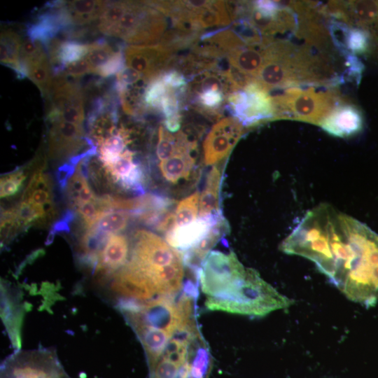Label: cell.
Masks as SVG:
<instances>
[{
	"mask_svg": "<svg viewBox=\"0 0 378 378\" xmlns=\"http://www.w3.org/2000/svg\"><path fill=\"white\" fill-rule=\"evenodd\" d=\"M279 249L313 262L349 300L378 302V234L332 206L307 211Z\"/></svg>",
	"mask_w": 378,
	"mask_h": 378,
	"instance_id": "obj_1",
	"label": "cell"
},
{
	"mask_svg": "<svg viewBox=\"0 0 378 378\" xmlns=\"http://www.w3.org/2000/svg\"><path fill=\"white\" fill-rule=\"evenodd\" d=\"M293 302L262 279L256 270L244 266L219 294L206 298L204 304L211 311L260 317L288 308Z\"/></svg>",
	"mask_w": 378,
	"mask_h": 378,
	"instance_id": "obj_2",
	"label": "cell"
},
{
	"mask_svg": "<svg viewBox=\"0 0 378 378\" xmlns=\"http://www.w3.org/2000/svg\"><path fill=\"white\" fill-rule=\"evenodd\" d=\"M126 265L148 280L157 295L175 293L182 287L184 262L181 253L150 231L135 232L131 258Z\"/></svg>",
	"mask_w": 378,
	"mask_h": 378,
	"instance_id": "obj_3",
	"label": "cell"
},
{
	"mask_svg": "<svg viewBox=\"0 0 378 378\" xmlns=\"http://www.w3.org/2000/svg\"><path fill=\"white\" fill-rule=\"evenodd\" d=\"M166 26L164 15L148 1H128L125 12L109 36L133 46H151L160 41Z\"/></svg>",
	"mask_w": 378,
	"mask_h": 378,
	"instance_id": "obj_4",
	"label": "cell"
},
{
	"mask_svg": "<svg viewBox=\"0 0 378 378\" xmlns=\"http://www.w3.org/2000/svg\"><path fill=\"white\" fill-rule=\"evenodd\" d=\"M1 378H70L55 353L47 351L19 352L1 365Z\"/></svg>",
	"mask_w": 378,
	"mask_h": 378,
	"instance_id": "obj_5",
	"label": "cell"
},
{
	"mask_svg": "<svg viewBox=\"0 0 378 378\" xmlns=\"http://www.w3.org/2000/svg\"><path fill=\"white\" fill-rule=\"evenodd\" d=\"M48 99L47 120L50 123L64 121L81 125L85 119L83 92L81 87L69 80L63 72L53 76Z\"/></svg>",
	"mask_w": 378,
	"mask_h": 378,
	"instance_id": "obj_6",
	"label": "cell"
},
{
	"mask_svg": "<svg viewBox=\"0 0 378 378\" xmlns=\"http://www.w3.org/2000/svg\"><path fill=\"white\" fill-rule=\"evenodd\" d=\"M174 51L158 43L151 46H129L125 50V63L148 82L160 76L169 66Z\"/></svg>",
	"mask_w": 378,
	"mask_h": 378,
	"instance_id": "obj_7",
	"label": "cell"
},
{
	"mask_svg": "<svg viewBox=\"0 0 378 378\" xmlns=\"http://www.w3.org/2000/svg\"><path fill=\"white\" fill-rule=\"evenodd\" d=\"M242 134V124L235 117H226L216 122L203 144L204 160L212 165L225 158Z\"/></svg>",
	"mask_w": 378,
	"mask_h": 378,
	"instance_id": "obj_8",
	"label": "cell"
},
{
	"mask_svg": "<svg viewBox=\"0 0 378 378\" xmlns=\"http://www.w3.org/2000/svg\"><path fill=\"white\" fill-rule=\"evenodd\" d=\"M48 132V151L51 158H71L86 144H94L85 136L81 125L64 121L50 122Z\"/></svg>",
	"mask_w": 378,
	"mask_h": 378,
	"instance_id": "obj_9",
	"label": "cell"
},
{
	"mask_svg": "<svg viewBox=\"0 0 378 378\" xmlns=\"http://www.w3.org/2000/svg\"><path fill=\"white\" fill-rule=\"evenodd\" d=\"M103 167L113 182L124 190L144 195V169L134 160L133 151L126 149L115 161L103 164Z\"/></svg>",
	"mask_w": 378,
	"mask_h": 378,
	"instance_id": "obj_10",
	"label": "cell"
},
{
	"mask_svg": "<svg viewBox=\"0 0 378 378\" xmlns=\"http://www.w3.org/2000/svg\"><path fill=\"white\" fill-rule=\"evenodd\" d=\"M195 148L196 144L190 141L185 133L179 132V144L176 150L159 164L162 177L172 183L188 178L194 169L195 160L192 152Z\"/></svg>",
	"mask_w": 378,
	"mask_h": 378,
	"instance_id": "obj_11",
	"label": "cell"
},
{
	"mask_svg": "<svg viewBox=\"0 0 378 378\" xmlns=\"http://www.w3.org/2000/svg\"><path fill=\"white\" fill-rule=\"evenodd\" d=\"M222 218V214L200 217L187 225L176 227L166 233V241L180 252L188 251L197 245Z\"/></svg>",
	"mask_w": 378,
	"mask_h": 378,
	"instance_id": "obj_12",
	"label": "cell"
},
{
	"mask_svg": "<svg viewBox=\"0 0 378 378\" xmlns=\"http://www.w3.org/2000/svg\"><path fill=\"white\" fill-rule=\"evenodd\" d=\"M111 288L125 299L136 301L148 300L157 295L148 280L126 265L113 275Z\"/></svg>",
	"mask_w": 378,
	"mask_h": 378,
	"instance_id": "obj_13",
	"label": "cell"
},
{
	"mask_svg": "<svg viewBox=\"0 0 378 378\" xmlns=\"http://www.w3.org/2000/svg\"><path fill=\"white\" fill-rule=\"evenodd\" d=\"M127 238L120 234H111L99 255L95 270L98 278L105 279L115 270L126 265L129 254Z\"/></svg>",
	"mask_w": 378,
	"mask_h": 378,
	"instance_id": "obj_14",
	"label": "cell"
},
{
	"mask_svg": "<svg viewBox=\"0 0 378 378\" xmlns=\"http://www.w3.org/2000/svg\"><path fill=\"white\" fill-rule=\"evenodd\" d=\"M280 100L289 106L296 116L305 120H318L328 111L330 102L327 97L314 92H296Z\"/></svg>",
	"mask_w": 378,
	"mask_h": 378,
	"instance_id": "obj_15",
	"label": "cell"
},
{
	"mask_svg": "<svg viewBox=\"0 0 378 378\" xmlns=\"http://www.w3.org/2000/svg\"><path fill=\"white\" fill-rule=\"evenodd\" d=\"M131 326L142 343L151 369H154L172 336L163 330L144 325L134 323Z\"/></svg>",
	"mask_w": 378,
	"mask_h": 378,
	"instance_id": "obj_16",
	"label": "cell"
},
{
	"mask_svg": "<svg viewBox=\"0 0 378 378\" xmlns=\"http://www.w3.org/2000/svg\"><path fill=\"white\" fill-rule=\"evenodd\" d=\"M230 66L240 74L251 79L258 77L265 63V50L242 47L227 56Z\"/></svg>",
	"mask_w": 378,
	"mask_h": 378,
	"instance_id": "obj_17",
	"label": "cell"
},
{
	"mask_svg": "<svg viewBox=\"0 0 378 378\" xmlns=\"http://www.w3.org/2000/svg\"><path fill=\"white\" fill-rule=\"evenodd\" d=\"M322 127L337 136H346L358 132L362 120L358 111L351 107H342L323 120Z\"/></svg>",
	"mask_w": 378,
	"mask_h": 378,
	"instance_id": "obj_18",
	"label": "cell"
},
{
	"mask_svg": "<svg viewBox=\"0 0 378 378\" xmlns=\"http://www.w3.org/2000/svg\"><path fill=\"white\" fill-rule=\"evenodd\" d=\"M227 223L224 218L219 220L208 234L194 247L181 253L184 264L192 267H197L211 251V249L222 237L227 229Z\"/></svg>",
	"mask_w": 378,
	"mask_h": 378,
	"instance_id": "obj_19",
	"label": "cell"
},
{
	"mask_svg": "<svg viewBox=\"0 0 378 378\" xmlns=\"http://www.w3.org/2000/svg\"><path fill=\"white\" fill-rule=\"evenodd\" d=\"M20 36L11 30L1 33V63L12 69L18 79L27 76L24 65L20 60L22 46Z\"/></svg>",
	"mask_w": 378,
	"mask_h": 378,
	"instance_id": "obj_20",
	"label": "cell"
},
{
	"mask_svg": "<svg viewBox=\"0 0 378 378\" xmlns=\"http://www.w3.org/2000/svg\"><path fill=\"white\" fill-rule=\"evenodd\" d=\"M21 62L25 66L27 76L38 87L42 96L48 97L52 89L53 74L46 52Z\"/></svg>",
	"mask_w": 378,
	"mask_h": 378,
	"instance_id": "obj_21",
	"label": "cell"
},
{
	"mask_svg": "<svg viewBox=\"0 0 378 378\" xmlns=\"http://www.w3.org/2000/svg\"><path fill=\"white\" fill-rule=\"evenodd\" d=\"M221 172L214 167L209 173L204 190L200 196V217L220 215V188Z\"/></svg>",
	"mask_w": 378,
	"mask_h": 378,
	"instance_id": "obj_22",
	"label": "cell"
},
{
	"mask_svg": "<svg viewBox=\"0 0 378 378\" xmlns=\"http://www.w3.org/2000/svg\"><path fill=\"white\" fill-rule=\"evenodd\" d=\"M106 4V1H65L66 9L72 25H85L99 19Z\"/></svg>",
	"mask_w": 378,
	"mask_h": 378,
	"instance_id": "obj_23",
	"label": "cell"
},
{
	"mask_svg": "<svg viewBox=\"0 0 378 378\" xmlns=\"http://www.w3.org/2000/svg\"><path fill=\"white\" fill-rule=\"evenodd\" d=\"M131 141V131L121 126L97 146L99 159L103 164L113 162L125 150L127 145Z\"/></svg>",
	"mask_w": 378,
	"mask_h": 378,
	"instance_id": "obj_24",
	"label": "cell"
},
{
	"mask_svg": "<svg viewBox=\"0 0 378 378\" xmlns=\"http://www.w3.org/2000/svg\"><path fill=\"white\" fill-rule=\"evenodd\" d=\"M130 217L129 211L109 209L101 215L92 228L108 235L118 234L126 228Z\"/></svg>",
	"mask_w": 378,
	"mask_h": 378,
	"instance_id": "obj_25",
	"label": "cell"
},
{
	"mask_svg": "<svg viewBox=\"0 0 378 378\" xmlns=\"http://www.w3.org/2000/svg\"><path fill=\"white\" fill-rule=\"evenodd\" d=\"M87 47L85 58L90 66L92 73L95 74L97 70L106 64L121 48L115 50L104 38L88 43Z\"/></svg>",
	"mask_w": 378,
	"mask_h": 378,
	"instance_id": "obj_26",
	"label": "cell"
},
{
	"mask_svg": "<svg viewBox=\"0 0 378 378\" xmlns=\"http://www.w3.org/2000/svg\"><path fill=\"white\" fill-rule=\"evenodd\" d=\"M128 6V1H107L98 22V30L109 36L111 31L120 20Z\"/></svg>",
	"mask_w": 378,
	"mask_h": 378,
	"instance_id": "obj_27",
	"label": "cell"
},
{
	"mask_svg": "<svg viewBox=\"0 0 378 378\" xmlns=\"http://www.w3.org/2000/svg\"><path fill=\"white\" fill-rule=\"evenodd\" d=\"M200 195L195 192L180 201L174 214L175 227L187 225L197 219Z\"/></svg>",
	"mask_w": 378,
	"mask_h": 378,
	"instance_id": "obj_28",
	"label": "cell"
},
{
	"mask_svg": "<svg viewBox=\"0 0 378 378\" xmlns=\"http://www.w3.org/2000/svg\"><path fill=\"white\" fill-rule=\"evenodd\" d=\"M15 211L17 222L21 228L29 227L33 223L48 219L43 206L27 202L22 201L18 206L15 207Z\"/></svg>",
	"mask_w": 378,
	"mask_h": 378,
	"instance_id": "obj_29",
	"label": "cell"
},
{
	"mask_svg": "<svg viewBox=\"0 0 378 378\" xmlns=\"http://www.w3.org/2000/svg\"><path fill=\"white\" fill-rule=\"evenodd\" d=\"M179 144V133L172 134L162 125L159 127L156 155L161 161L170 158Z\"/></svg>",
	"mask_w": 378,
	"mask_h": 378,
	"instance_id": "obj_30",
	"label": "cell"
},
{
	"mask_svg": "<svg viewBox=\"0 0 378 378\" xmlns=\"http://www.w3.org/2000/svg\"><path fill=\"white\" fill-rule=\"evenodd\" d=\"M162 76L150 81L146 88L144 101L146 108L161 110L162 99L168 90Z\"/></svg>",
	"mask_w": 378,
	"mask_h": 378,
	"instance_id": "obj_31",
	"label": "cell"
},
{
	"mask_svg": "<svg viewBox=\"0 0 378 378\" xmlns=\"http://www.w3.org/2000/svg\"><path fill=\"white\" fill-rule=\"evenodd\" d=\"M74 208L81 217L86 230L92 228L101 215L104 212L97 200L82 202L76 205Z\"/></svg>",
	"mask_w": 378,
	"mask_h": 378,
	"instance_id": "obj_32",
	"label": "cell"
},
{
	"mask_svg": "<svg viewBox=\"0 0 378 378\" xmlns=\"http://www.w3.org/2000/svg\"><path fill=\"white\" fill-rule=\"evenodd\" d=\"M26 178L24 170L19 169L4 175L1 178V197L15 195L20 189Z\"/></svg>",
	"mask_w": 378,
	"mask_h": 378,
	"instance_id": "obj_33",
	"label": "cell"
},
{
	"mask_svg": "<svg viewBox=\"0 0 378 378\" xmlns=\"http://www.w3.org/2000/svg\"><path fill=\"white\" fill-rule=\"evenodd\" d=\"M125 64V54L120 48L106 64L97 70L96 74L104 78L113 76L122 71Z\"/></svg>",
	"mask_w": 378,
	"mask_h": 378,
	"instance_id": "obj_34",
	"label": "cell"
},
{
	"mask_svg": "<svg viewBox=\"0 0 378 378\" xmlns=\"http://www.w3.org/2000/svg\"><path fill=\"white\" fill-rule=\"evenodd\" d=\"M181 367L162 356L153 369V378H178Z\"/></svg>",
	"mask_w": 378,
	"mask_h": 378,
	"instance_id": "obj_35",
	"label": "cell"
},
{
	"mask_svg": "<svg viewBox=\"0 0 378 378\" xmlns=\"http://www.w3.org/2000/svg\"><path fill=\"white\" fill-rule=\"evenodd\" d=\"M209 364V356L204 347L200 348L190 363V374L196 378H204Z\"/></svg>",
	"mask_w": 378,
	"mask_h": 378,
	"instance_id": "obj_36",
	"label": "cell"
},
{
	"mask_svg": "<svg viewBox=\"0 0 378 378\" xmlns=\"http://www.w3.org/2000/svg\"><path fill=\"white\" fill-rule=\"evenodd\" d=\"M67 77L78 78L85 74H92V69L85 57L66 65L63 71Z\"/></svg>",
	"mask_w": 378,
	"mask_h": 378,
	"instance_id": "obj_37",
	"label": "cell"
},
{
	"mask_svg": "<svg viewBox=\"0 0 378 378\" xmlns=\"http://www.w3.org/2000/svg\"><path fill=\"white\" fill-rule=\"evenodd\" d=\"M22 200L23 202H27L36 206H43L50 202H52L51 188H37L25 197L22 198Z\"/></svg>",
	"mask_w": 378,
	"mask_h": 378,
	"instance_id": "obj_38",
	"label": "cell"
},
{
	"mask_svg": "<svg viewBox=\"0 0 378 378\" xmlns=\"http://www.w3.org/2000/svg\"><path fill=\"white\" fill-rule=\"evenodd\" d=\"M354 8L356 14L362 21H370L378 15V4L375 2H358Z\"/></svg>",
	"mask_w": 378,
	"mask_h": 378,
	"instance_id": "obj_39",
	"label": "cell"
},
{
	"mask_svg": "<svg viewBox=\"0 0 378 378\" xmlns=\"http://www.w3.org/2000/svg\"><path fill=\"white\" fill-rule=\"evenodd\" d=\"M76 172V166L69 162L64 163L57 168L55 172V179L61 191H65L69 179Z\"/></svg>",
	"mask_w": 378,
	"mask_h": 378,
	"instance_id": "obj_40",
	"label": "cell"
},
{
	"mask_svg": "<svg viewBox=\"0 0 378 378\" xmlns=\"http://www.w3.org/2000/svg\"><path fill=\"white\" fill-rule=\"evenodd\" d=\"M162 78L166 85L170 88L176 90L177 88L183 89L186 88V79L177 70L166 71L162 74Z\"/></svg>",
	"mask_w": 378,
	"mask_h": 378,
	"instance_id": "obj_41",
	"label": "cell"
},
{
	"mask_svg": "<svg viewBox=\"0 0 378 378\" xmlns=\"http://www.w3.org/2000/svg\"><path fill=\"white\" fill-rule=\"evenodd\" d=\"M349 44L354 50H363L365 47V38L363 34L359 32L353 33L349 38Z\"/></svg>",
	"mask_w": 378,
	"mask_h": 378,
	"instance_id": "obj_42",
	"label": "cell"
},
{
	"mask_svg": "<svg viewBox=\"0 0 378 378\" xmlns=\"http://www.w3.org/2000/svg\"><path fill=\"white\" fill-rule=\"evenodd\" d=\"M70 223L66 220L64 217L61 216L57 220H56L52 225L51 230H53L55 234L57 233H69L70 232Z\"/></svg>",
	"mask_w": 378,
	"mask_h": 378,
	"instance_id": "obj_43",
	"label": "cell"
},
{
	"mask_svg": "<svg viewBox=\"0 0 378 378\" xmlns=\"http://www.w3.org/2000/svg\"><path fill=\"white\" fill-rule=\"evenodd\" d=\"M55 234H56L55 232L50 229L48 234L46 241L45 242L46 245H50V244L52 243Z\"/></svg>",
	"mask_w": 378,
	"mask_h": 378,
	"instance_id": "obj_44",
	"label": "cell"
},
{
	"mask_svg": "<svg viewBox=\"0 0 378 378\" xmlns=\"http://www.w3.org/2000/svg\"><path fill=\"white\" fill-rule=\"evenodd\" d=\"M186 378H196L194 376H192L190 373L188 375Z\"/></svg>",
	"mask_w": 378,
	"mask_h": 378,
	"instance_id": "obj_45",
	"label": "cell"
}]
</instances>
